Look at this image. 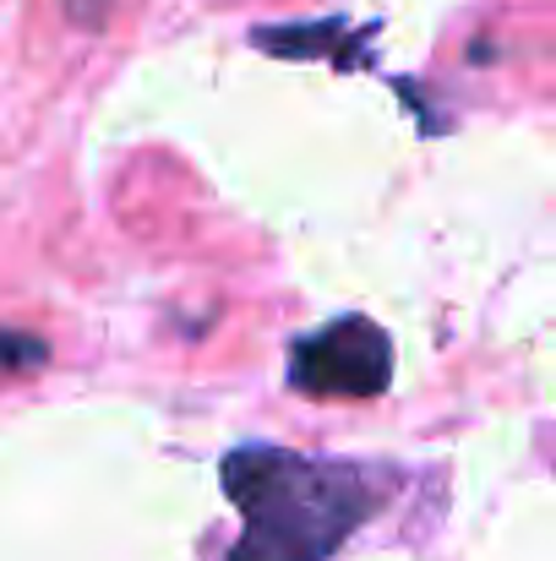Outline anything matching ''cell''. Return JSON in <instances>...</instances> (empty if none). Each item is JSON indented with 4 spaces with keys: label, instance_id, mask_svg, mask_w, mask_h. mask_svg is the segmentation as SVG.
I'll return each mask as SVG.
<instances>
[{
    "label": "cell",
    "instance_id": "cell-1",
    "mask_svg": "<svg viewBox=\"0 0 556 561\" xmlns=\"http://www.w3.org/2000/svg\"><path fill=\"white\" fill-rule=\"evenodd\" d=\"M240 535L224 561H328L387 502V480L350 458L240 442L218 463Z\"/></svg>",
    "mask_w": 556,
    "mask_h": 561
},
{
    "label": "cell",
    "instance_id": "cell-2",
    "mask_svg": "<svg viewBox=\"0 0 556 561\" xmlns=\"http://www.w3.org/2000/svg\"><path fill=\"white\" fill-rule=\"evenodd\" d=\"M290 387L306 398L366 403L393 387V339L361 311L290 339Z\"/></svg>",
    "mask_w": 556,
    "mask_h": 561
},
{
    "label": "cell",
    "instance_id": "cell-3",
    "mask_svg": "<svg viewBox=\"0 0 556 561\" xmlns=\"http://www.w3.org/2000/svg\"><path fill=\"white\" fill-rule=\"evenodd\" d=\"M376 27H350L344 16H317V22H279V27H251V44L273 60H328V66H361Z\"/></svg>",
    "mask_w": 556,
    "mask_h": 561
},
{
    "label": "cell",
    "instance_id": "cell-4",
    "mask_svg": "<svg viewBox=\"0 0 556 561\" xmlns=\"http://www.w3.org/2000/svg\"><path fill=\"white\" fill-rule=\"evenodd\" d=\"M38 360H44V339H33V333H5V328H0V366L22 371V366H38Z\"/></svg>",
    "mask_w": 556,
    "mask_h": 561
},
{
    "label": "cell",
    "instance_id": "cell-5",
    "mask_svg": "<svg viewBox=\"0 0 556 561\" xmlns=\"http://www.w3.org/2000/svg\"><path fill=\"white\" fill-rule=\"evenodd\" d=\"M60 5H66L71 27H82V33H104V22L115 11V0H60Z\"/></svg>",
    "mask_w": 556,
    "mask_h": 561
}]
</instances>
